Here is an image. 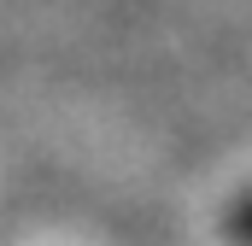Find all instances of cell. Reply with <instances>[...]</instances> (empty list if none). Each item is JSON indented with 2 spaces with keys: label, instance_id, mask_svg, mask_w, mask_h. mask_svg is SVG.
<instances>
[{
  "label": "cell",
  "instance_id": "1",
  "mask_svg": "<svg viewBox=\"0 0 252 246\" xmlns=\"http://www.w3.org/2000/svg\"><path fill=\"white\" fill-rule=\"evenodd\" d=\"M229 241L235 246H252V193H241L229 205Z\"/></svg>",
  "mask_w": 252,
  "mask_h": 246
}]
</instances>
